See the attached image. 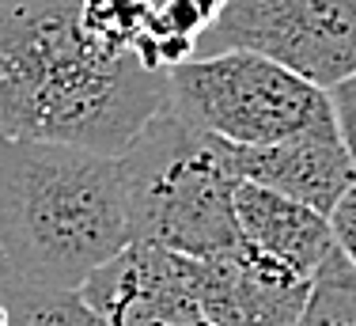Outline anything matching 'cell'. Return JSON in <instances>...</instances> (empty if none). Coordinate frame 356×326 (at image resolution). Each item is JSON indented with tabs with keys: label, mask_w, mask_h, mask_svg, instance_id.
Wrapping results in <instances>:
<instances>
[{
	"label": "cell",
	"mask_w": 356,
	"mask_h": 326,
	"mask_svg": "<svg viewBox=\"0 0 356 326\" xmlns=\"http://www.w3.org/2000/svg\"><path fill=\"white\" fill-rule=\"evenodd\" d=\"M167 107L171 72L103 49L80 0H0V141L122 156Z\"/></svg>",
	"instance_id": "6da1fadb"
},
{
	"label": "cell",
	"mask_w": 356,
	"mask_h": 326,
	"mask_svg": "<svg viewBox=\"0 0 356 326\" xmlns=\"http://www.w3.org/2000/svg\"><path fill=\"white\" fill-rule=\"evenodd\" d=\"M296 326H356V265L341 251L315 273Z\"/></svg>",
	"instance_id": "30bf717a"
},
{
	"label": "cell",
	"mask_w": 356,
	"mask_h": 326,
	"mask_svg": "<svg viewBox=\"0 0 356 326\" xmlns=\"http://www.w3.org/2000/svg\"><path fill=\"white\" fill-rule=\"evenodd\" d=\"M224 144V156L239 183L269 186V190L296 197L326 217L356 183V163L345 148L337 122L277 144Z\"/></svg>",
	"instance_id": "52a82bcc"
},
{
	"label": "cell",
	"mask_w": 356,
	"mask_h": 326,
	"mask_svg": "<svg viewBox=\"0 0 356 326\" xmlns=\"http://www.w3.org/2000/svg\"><path fill=\"white\" fill-rule=\"evenodd\" d=\"M330 228H334V243L356 265V183L341 194V201L330 209Z\"/></svg>",
	"instance_id": "4fadbf2b"
},
{
	"label": "cell",
	"mask_w": 356,
	"mask_h": 326,
	"mask_svg": "<svg viewBox=\"0 0 356 326\" xmlns=\"http://www.w3.org/2000/svg\"><path fill=\"white\" fill-rule=\"evenodd\" d=\"M0 326H15V323H12V315L4 311V304H0Z\"/></svg>",
	"instance_id": "2e32d148"
},
{
	"label": "cell",
	"mask_w": 356,
	"mask_h": 326,
	"mask_svg": "<svg viewBox=\"0 0 356 326\" xmlns=\"http://www.w3.org/2000/svg\"><path fill=\"white\" fill-rule=\"evenodd\" d=\"M235 224H239V235L247 247L311 281L322 270V262L337 251L326 212L258 183H239Z\"/></svg>",
	"instance_id": "ba28073f"
},
{
	"label": "cell",
	"mask_w": 356,
	"mask_h": 326,
	"mask_svg": "<svg viewBox=\"0 0 356 326\" xmlns=\"http://www.w3.org/2000/svg\"><path fill=\"white\" fill-rule=\"evenodd\" d=\"M110 326H220L201 293V258L129 243L80 288Z\"/></svg>",
	"instance_id": "8992f818"
},
{
	"label": "cell",
	"mask_w": 356,
	"mask_h": 326,
	"mask_svg": "<svg viewBox=\"0 0 356 326\" xmlns=\"http://www.w3.org/2000/svg\"><path fill=\"white\" fill-rule=\"evenodd\" d=\"M129 243L122 156L0 141V254L12 288L80 293Z\"/></svg>",
	"instance_id": "7a4b0ae2"
},
{
	"label": "cell",
	"mask_w": 356,
	"mask_h": 326,
	"mask_svg": "<svg viewBox=\"0 0 356 326\" xmlns=\"http://www.w3.org/2000/svg\"><path fill=\"white\" fill-rule=\"evenodd\" d=\"M8 285H12V281H8V265H4V254H0V300H4Z\"/></svg>",
	"instance_id": "9a60e30c"
},
{
	"label": "cell",
	"mask_w": 356,
	"mask_h": 326,
	"mask_svg": "<svg viewBox=\"0 0 356 326\" xmlns=\"http://www.w3.org/2000/svg\"><path fill=\"white\" fill-rule=\"evenodd\" d=\"M171 110L227 144H277L337 122L326 88L250 49H216L175 65Z\"/></svg>",
	"instance_id": "277c9868"
},
{
	"label": "cell",
	"mask_w": 356,
	"mask_h": 326,
	"mask_svg": "<svg viewBox=\"0 0 356 326\" xmlns=\"http://www.w3.org/2000/svg\"><path fill=\"white\" fill-rule=\"evenodd\" d=\"M224 4L227 0H159V38H163L167 72L197 57L201 38L216 27Z\"/></svg>",
	"instance_id": "8fae6325"
},
{
	"label": "cell",
	"mask_w": 356,
	"mask_h": 326,
	"mask_svg": "<svg viewBox=\"0 0 356 326\" xmlns=\"http://www.w3.org/2000/svg\"><path fill=\"white\" fill-rule=\"evenodd\" d=\"M330 99H334V118H337V130H341V141L356 163V76L337 84L330 91Z\"/></svg>",
	"instance_id": "5bb4252c"
},
{
	"label": "cell",
	"mask_w": 356,
	"mask_h": 326,
	"mask_svg": "<svg viewBox=\"0 0 356 326\" xmlns=\"http://www.w3.org/2000/svg\"><path fill=\"white\" fill-rule=\"evenodd\" d=\"M129 186V239L190 258L227 254L243 243L235 178L220 137L159 110L122 152Z\"/></svg>",
	"instance_id": "3957f363"
},
{
	"label": "cell",
	"mask_w": 356,
	"mask_h": 326,
	"mask_svg": "<svg viewBox=\"0 0 356 326\" xmlns=\"http://www.w3.org/2000/svg\"><path fill=\"white\" fill-rule=\"evenodd\" d=\"M80 23L110 54L137 57L140 65L167 72L159 38V0H80Z\"/></svg>",
	"instance_id": "9c48e42d"
},
{
	"label": "cell",
	"mask_w": 356,
	"mask_h": 326,
	"mask_svg": "<svg viewBox=\"0 0 356 326\" xmlns=\"http://www.w3.org/2000/svg\"><path fill=\"white\" fill-rule=\"evenodd\" d=\"M0 304L15 326H110L83 293H31L8 285Z\"/></svg>",
	"instance_id": "7c38bea8"
},
{
	"label": "cell",
	"mask_w": 356,
	"mask_h": 326,
	"mask_svg": "<svg viewBox=\"0 0 356 326\" xmlns=\"http://www.w3.org/2000/svg\"><path fill=\"white\" fill-rule=\"evenodd\" d=\"M205 38L216 49L261 54L334 91L356 76V0H227Z\"/></svg>",
	"instance_id": "5b68a950"
}]
</instances>
